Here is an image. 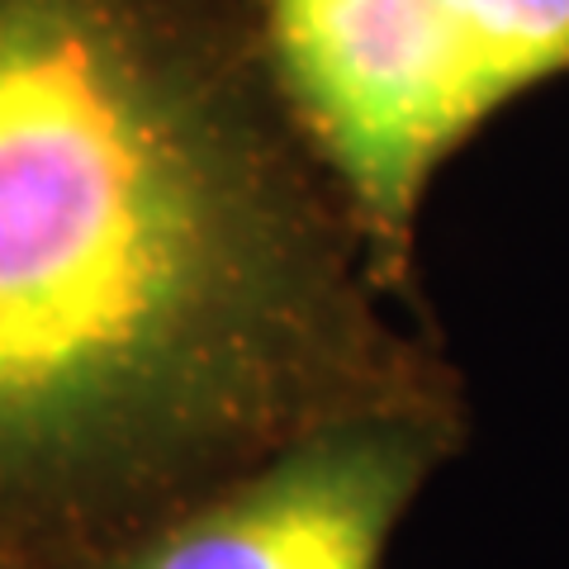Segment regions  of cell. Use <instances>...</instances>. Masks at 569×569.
I'll return each instance as SVG.
<instances>
[{"label": "cell", "instance_id": "cell-4", "mask_svg": "<svg viewBox=\"0 0 569 569\" xmlns=\"http://www.w3.org/2000/svg\"><path fill=\"white\" fill-rule=\"evenodd\" d=\"M441 10L493 110L569 71V0H441Z\"/></svg>", "mask_w": 569, "mask_h": 569}, {"label": "cell", "instance_id": "cell-1", "mask_svg": "<svg viewBox=\"0 0 569 569\" xmlns=\"http://www.w3.org/2000/svg\"><path fill=\"white\" fill-rule=\"evenodd\" d=\"M323 261L96 0H0V569H110L332 418Z\"/></svg>", "mask_w": 569, "mask_h": 569}, {"label": "cell", "instance_id": "cell-2", "mask_svg": "<svg viewBox=\"0 0 569 569\" xmlns=\"http://www.w3.org/2000/svg\"><path fill=\"white\" fill-rule=\"evenodd\" d=\"M271 24L356 209L403 233L432 167L493 114L441 0H271Z\"/></svg>", "mask_w": 569, "mask_h": 569}, {"label": "cell", "instance_id": "cell-3", "mask_svg": "<svg viewBox=\"0 0 569 569\" xmlns=\"http://www.w3.org/2000/svg\"><path fill=\"white\" fill-rule=\"evenodd\" d=\"M437 456L441 432L403 408L332 418L176 512L110 569H385Z\"/></svg>", "mask_w": 569, "mask_h": 569}]
</instances>
